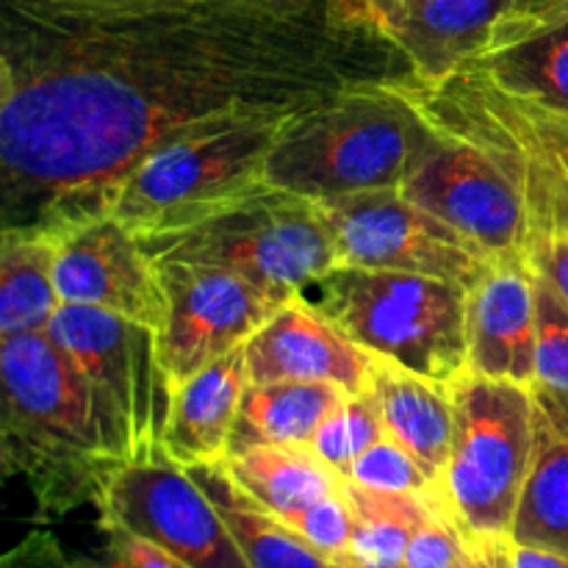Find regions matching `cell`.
Returning a JSON list of instances; mask_svg holds the SVG:
<instances>
[{"instance_id": "cell-1", "label": "cell", "mask_w": 568, "mask_h": 568, "mask_svg": "<svg viewBox=\"0 0 568 568\" xmlns=\"http://www.w3.org/2000/svg\"><path fill=\"white\" fill-rule=\"evenodd\" d=\"M410 75L364 0H6L0 231L55 236L164 144Z\"/></svg>"}, {"instance_id": "cell-2", "label": "cell", "mask_w": 568, "mask_h": 568, "mask_svg": "<svg viewBox=\"0 0 568 568\" xmlns=\"http://www.w3.org/2000/svg\"><path fill=\"white\" fill-rule=\"evenodd\" d=\"M3 425L0 460L33 497V519L53 521L98 508L128 466L105 442L92 392L48 333L0 336Z\"/></svg>"}, {"instance_id": "cell-3", "label": "cell", "mask_w": 568, "mask_h": 568, "mask_svg": "<svg viewBox=\"0 0 568 568\" xmlns=\"http://www.w3.org/2000/svg\"><path fill=\"white\" fill-rule=\"evenodd\" d=\"M392 83L349 89L294 114L266 159V183L308 200L403 189L433 128Z\"/></svg>"}, {"instance_id": "cell-4", "label": "cell", "mask_w": 568, "mask_h": 568, "mask_svg": "<svg viewBox=\"0 0 568 568\" xmlns=\"http://www.w3.org/2000/svg\"><path fill=\"white\" fill-rule=\"evenodd\" d=\"M300 297L361 349L427 381L453 386L469 372V288L460 283L336 264Z\"/></svg>"}, {"instance_id": "cell-5", "label": "cell", "mask_w": 568, "mask_h": 568, "mask_svg": "<svg viewBox=\"0 0 568 568\" xmlns=\"http://www.w3.org/2000/svg\"><path fill=\"white\" fill-rule=\"evenodd\" d=\"M153 261L220 266L258 286L300 294L336 266L314 200L264 183L186 227L139 239Z\"/></svg>"}, {"instance_id": "cell-6", "label": "cell", "mask_w": 568, "mask_h": 568, "mask_svg": "<svg viewBox=\"0 0 568 568\" xmlns=\"http://www.w3.org/2000/svg\"><path fill=\"white\" fill-rule=\"evenodd\" d=\"M453 392V447L444 499L469 538L510 541L536 447L532 386L469 375Z\"/></svg>"}, {"instance_id": "cell-7", "label": "cell", "mask_w": 568, "mask_h": 568, "mask_svg": "<svg viewBox=\"0 0 568 568\" xmlns=\"http://www.w3.org/2000/svg\"><path fill=\"white\" fill-rule=\"evenodd\" d=\"M292 116H255L164 144L116 189L109 214L136 239L203 220L264 186L266 159Z\"/></svg>"}, {"instance_id": "cell-8", "label": "cell", "mask_w": 568, "mask_h": 568, "mask_svg": "<svg viewBox=\"0 0 568 568\" xmlns=\"http://www.w3.org/2000/svg\"><path fill=\"white\" fill-rule=\"evenodd\" d=\"M92 392L105 442L125 464L164 449L175 386L159 353V331L89 305L61 303L48 331Z\"/></svg>"}, {"instance_id": "cell-9", "label": "cell", "mask_w": 568, "mask_h": 568, "mask_svg": "<svg viewBox=\"0 0 568 568\" xmlns=\"http://www.w3.org/2000/svg\"><path fill=\"white\" fill-rule=\"evenodd\" d=\"M331 233L336 264L410 272L471 288L494 261L477 244L399 189L314 200Z\"/></svg>"}, {"instance_id": "cell-10", "label": "cell", "mask_w": 568, "mask_h": 568, "mask_svg": "<svg viewBox=\"0 0 568 568\" xmlns=\"http://www.w3.org/2000/svg\"><path fill=\"white\" fill-rule=\"evenodd\" d=\"M94 510L98 525L122 527L192 568H250L209 494L164 449L122 466Z\"/></svg>"}, {"instance_id": "cell-11", "label": "cell", "mask_w": 568, "mask_h": 568, "mask_svg": "<svg viewBox=\"0 0 568 568\" xmlns=\"http://www.w3.org/2000/svg\"><path fill=\"white\" fill-rule=\"evenodd\" d=\"M155 266L164 286L159 353L172 386L244 347L250 336L294 297L220 266L192 261H155Z\"/></svg>"}, {"instance_id": "cell-12", "label": "cell", "mask_w": 568, "mask_h": 568, "mask_svg": "<svg viewBox=\"0 0 568 568\" xmlns=\"http://www.w3.org/2000/svg\"><path fill=\"white\" fill-rule=\"evenodd\" d=\"M399 192L469 239L494 264H530V220L510 178L466 139L433 128Z\"/></svg>"}, {"instance_id": "cell-13", "label": "cell", "mask_w": 568, "mask_h": 568, "mask_svg": "<svg viewBox=\"0 0 568 568\" xmlns=\"http://www.w3.org/2000/svg\"><path fill=\"white\" fill-rule=\"evenodd\" d=\"M50 239L61 303L103 308L159 331L164 322L159 266L114 214L94 216Z\"/></svg>"}, {"instance_id": "cell-14", "label": "cell", "mask_w": 568, "mask_h": 568, "mask_svg": "<svg viewBox=\"0 0 568 568\" xmlns=\"http://www.w3.org/2000/svg\"><path fill=\"white\" fill-rule=\"evenodd\" d=\"M250 383H336L349 394L369 388L375 355L322 320L300 294L283 303L244 344Z\"/></svg>"}, {"instance_id": "cell-15", "label": "cell", "mask_w": 568, "mask_h": 568, "mask_svg": "<svg viewBox=\"0 0 568 568\" xmlns=\"http://www.w3.org/2000/svg\"><path fill=\"white\" fill-rule=\"evenodd\" d=\"M469 375L536 386V270L503 261L466 300Z\"/></svg>"}, {"instance_id": "cell-16", "label": "cell", "mask_w": 568, "mask_h": 568, "mask_svg": "<svg viewBox=\"0 0 568 568\" xmlns=\"http://www.w3.org/2000/svg\"><path fill=\"white\" fill-rule=\"evenodd\" d=\"M510 0H377L392 42L419 78H447L480 59Z\"/></svg>"}, {"instance_id": "cell-17", "label": "cell", "mask_w": 568, "mask_h": 568, "mask_svg": "<svg viewBox=\"0 0 568 568\" xmlns=\"http://www.w3.org/2000/svg\"><path fill=\"white\" fill-rule=\"evenodd\" d=\"M536 447L516 510L510 544L568 558V392L536 383Z\"/></svg>"}, {"instance_id": "cell-18", "label": "cell", "mask_w": 568, "mask_h": 568, "mask_svg": "<svg viewBox=\"0 0 568 568\" xmlns=\"http://www.w3.org/2000/svg\"><path fill=\"white\" fill-rule=\"evenodd\" d=\"M247 383L244 347L178 383L164 430V453L186 469L227 460L231 433Z\"/></svg>"}, {"instance_id": "cell-19", "label": "cell", "mask_w": 568, "mask_h": 568, "mask_svg": "<svg viewBox=\"0 0 568 568\" xmlns=\"http://www.w3.org/2000/svg\"><path fill=\"white\" fill-rule=\"evenodd\" d=\"M366 394L381 410L386 436L408 449L422 469L442 486L455 427L449 386L427 381L394 361L375 355Z\"/></svg>"}, {"instance_id": "cell-20", "label": "cell", "mask_w": 568, "mask_h": 568, "mask_svg": "<svg viewBox=\"0 0 568 568\" xmlns=\"http://www.w3.org/2000/svg\"><path fill=\"white\" fill-rule=\"evenodd\" d=\"M347 397L336 383H247L227 458L255 447H311L322 422Z\"/></svg>"}, {"instance_id": "cell-21", "label": "cell", "mask_w": 568, "mask_h": 568, "mask_svg": "<svg viewBox=\"0 0 568 568\" xmlns=\"http://www.w3.org/2000/svg\"><path fill=\"white\" fill-rule=\"evenodd\" d=\"M189 471L216 505L250 568H331L325 555L233 480L225 460L192 466Z\"/></svg>"}, {"instance_id": "cell-22", "label": "cell", "mask_w": 568, "mask_h": 568, "mask_svg": "<svg viewBox=\"0 0 568 568\" xmlns=\"http://www.w3.org/2000/svg\"><path fill=\"white\" fill-rule=\"evenodd\" d=\"M225 466L255 503L286 525L344 486V477L311 447H255L227 458Z\"/></svg>"}, {"instance_id": "cell-23", "label": "cell", "mask_w": 568, "mask_h": 568, "mask_svg": "<svg viewBox=\"0 0 568 568\" xmlns=\"http://www.w3.org/2000/svg\"><path fill=\"white\" fill-rule=\"evenodd\" d=\"M53 266V239L0 231V336L48 331L61 305Z\"/></svg>"}, {"instance_id": "cell-24", "label": "cell", "mask_w": 568, "mask_h": 568, "mask_svg": "<svg viewBox=\"0 0 568 568\" xmlns=\"http://www.w3.org/2000/svg\"><path fill=\"white\" fill-rule=\"evenodd\" d=\"M344 497L353 510L349 549L333 566L342 568H403L410 536L444 499H425L416 494L372 491L344 480Z\"/></svg>"}, {"instance_id": "cell-25", "label": "cell", "mask_w": 568, "mask_h": 568, "mask_svg": "<svg viewBox=\"0 0 568 568\" xmlns=\"http://www.w3.org/2000/svg\"><path fill=\"white\" fill-rule=\"evenodd\" d=\"M469 64L503 92L568 116V20Z\"/></svg>"}, {"instance_id": "cell-26", "label": "cell", "mask_w": 568, "mask_h": 568, "mask_svg": "<svg viewBox=\"0 0 568 568\" xmlns=\"http://www.w3.org/2000/svg\"><path fill=\"white\" fill-rule=\"evenodd\" d=\"M386 436L381 410L369 394H349L316 430L311 449L347 480L355 460Z\"/></svg>"}, {"instance_id": "cell-27", "label": "cell", "mask_w": 568, "mask_h": 568, "mask_svg": "<svg viewBox=\"0 0 568 568\" xmlns=\"http://www.w3.org/2000/svg\"><path fill=\"white\" fill-rule=\"evenodd\" d=\"M347 480L358 483V486L372 488V491H388V494H416L425 499H444V488L427 475L419 466V460L399 447L394 438L383 436L381 442L372 444L358 460H355L353 471ZM447 503V499H444Z\"/></svg>"}, {"instance_id": "cell-28", "label": "cell", "mask_w": 568, "mask_h": 568, "mask_svg": "<svg viewBox=\"0 0 568 568\" xmlns=\"http://www.w3.org/2000/svg\"><path fill=\"white\" fill-rule=\"evenodd\" d=\"M536 383L568 392V303L536 272Z\"/></svg>"}, {"instance_id": "cell-29", "label": "cell", "mask_w": 568, "mask_h": 568, "mask_svg": "<svg viewBox=\"0 0 568 568\" xmlns=\"http://www.w3.org/2000/svg\"><path fill=\"white\" fill-rule=\"evenodd\" d=\"M466 547L469 536L460 530L447 505H442L410 536L405 568H455L464 560Z\"/></svg>"}, {"instance_id": "cell-30", "label": "cell", "mask_w": 568, "mask_h": 568, "mask_svg": "<svg viewBox=\"0 0 568 568\" xmlns=\"http://www.w3.org/2000/svg\"><path fill=\"white\" fill-rule=\"evenodd\" d=\"M471 70H477V67H471ZM480 78L488 83V89H491V94L497 98V103L505 109V114H508L510 120L519 122V125L530 133L532 142H536L538 148H541L544 153H547L549 159H552L555 164L564 170V175L568 178V116L503 92V89H499L494 81H488L483 72H480Z\"/></svg>"}, {"instance_id": "cell-31", "label": "cell", "mask_w": 568, "mask_h": 568, "mask_svg": "<svg viewBox=\"0 0 568 568\" xmlns=\"http://www.w3.org/2000/svg\"><path fill=\"white\" fill-rule=\"evenodd\" d=\"M288 527L297 530L331 564L342 558L349 549V538H353V510H349L347 497H344V486L333 497L320 499L308 510H303L297 519L288 521Z\"/></svg>"}, {"instance_id": "cell-32", "label": "cell", "mask_w": 568, "mask_h": 568, "mask_svg": "<svg viewBox=\"0 0 568 568\" xmlns=\"http://www.w3.org/2000/svg\"><path fill=\"white\" fill-rule=\"evenodd\" d=\"M98 530L103 532V547L94 558L100 568H192L122 527L98 525Z\"/></svg>"}, {"instance_id": "cell-33", "label": "cell", "mask_w": 568, "mask_h": 568, "mask_svg": "<svg viewBox=\"0 0 568 568\" xmlns=\"http://www.w3.org/2000/svg\"><path fill=\"white\" fill-rule=\"evenodd\" d=\"M566 20H568V0H510L508 14H505L503 26L497 28V33H494L486 53H491V50H499V48H508V44L521 42V39L547 31V28L552 26H560V22Z\"/></svg>"}, {"instance_id": "cell-34", "label": "cell", "mask_w": 568, "mask_h": 568, "mask_svg": "<svg viewBox=\"0 0 568 568\" xmlns=\"http://www.w3.org/2000/svg\"><path fill=\"white\" fill-rule=\"evenodd\" d=\"M0 568H100L94 558L70 555L53 532L33 530L20 544L9 549L0 560Z\"/></svg>"}, {"instance_id": "cell-35", "label": "cell", "mask_w": 568, "mask_h": 568, "mask_svg": "<svg viewBox=\"0 0 568 568\" xmlns=\"http://www.w3.org/2000/svg\"><path fill=\"white\" fill-rule=\"evenodd\" d=\"M530 266L541 272L568 303V236L549 239V242L538 244L530 255Z\"/></svg>"}, {"instance_id": "cell-36", "label": "cell", "mask_w": 568, "mask_h": 568, "mask_svg": "<svg viewBox=\"0 0 568 568\" xmlns=\"http://www.w3.org/2000/svg\"><path fill=\"white\" fill-rule=\"evenodd\" d=\"M455 568H510V541L469 538L464 560Z\"/></svg>"}, {"instance_id": "cell-37", "label": "cell", "mask_w": 568, "mask_h": 568, "mask_svg": "<svg viewBox=\"0 0 568 568\" xmlns=\"http://www.w3.org/2000/svg\"><path fill=\"white\" fill-rule=\"evenodd\" d=\"M510 568H568V558L552 549L510 544Z\"/></svg>"}, {"instance_id": "cell-38", "label": "cell", "mask_w": 568, "mask_h": 568, "mask_svg": "<svg viewBox=\"0 0 568 568\" xmlns=\"http://www.w3.org/2000/svg\"><path fill=\"white\" fill-rule=\"evenodd\" d=\"M28 3H48V6H111V3H131V0H28Z\"/></svg>"}, {"instance_id": "cell-39", "label": "cell", "mask_w": 568, "mask_h": 568, "mask_svg": "<svg viewBox=\"0 0 568 568\" xmlns=\"http://www.w3.org/2000/svg\"><path fill=\"white\" fill-rule=\"evenodd\" d=\"M364 3H366V6H369V9H372V11H375V14H377V6H375V0H364ZM377 20H381V14H377ZM381 26H383V22H381Z\"/></svg>"}, {"instance_id": "cell-40", "label": "cell", "mask_w": 568, "mask_h": 568, "mask_svg": "<svg viewBox=\"0 0 568 568\" xmlns=\"http://www.w3.org/2000/svg\"><path fill=\"white\" fill-rule=\"evenodd\" d=\"M331 568H342V566H333V564H331ZM403 568H405V566H403Z\"/></svg>"}]
</instances>
